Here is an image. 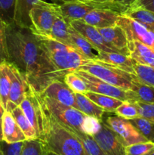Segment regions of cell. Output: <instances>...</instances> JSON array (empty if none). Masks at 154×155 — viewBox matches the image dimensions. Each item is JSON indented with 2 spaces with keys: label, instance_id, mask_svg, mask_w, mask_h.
<instances>
[{
  "label": "cell",
  "instance_id": "cell-19",
  "mask_svg": "<svg viewBox=\"0 0 154 155\" xmlns=\"http://www.w3.org/2000/svg\"><path fill=\"white\" fill-rule=\"evenodd\" d=\"M129 101L154 104V87L145 84L138 80L136 76L132 86L128 90Z\"/></svg>",
  "mask_w": 154,
  "mask_h": 155
},
{
  "label": "cell",
  "instance_id": "cell-33",
  "mask_svg": "<svg viewBox=\"0 0 154 155\" xmlns=\"http://www.w3.org/2000/svg\"><path fill=\"white\" fill-rule=\"evenodd\" d=\"M135 75L140 81L154 87V68L147 65L141 64L137 61L134 64Z\"/></svg>",
  "mask_w": 154,
  "mask_h": 155
},
{
  "label": "cell",
  "instance_id": "cell-5",
  "mask_svg": "<svg viewBox=\"0 0 154 155\" xmlns=\"http://www.w3.org/2000/svg\"><path fill=\"white\" fill-rule=\"evenodd\" d=\"M60 15V5L42 0L38 1L30 12L31 30L39 35L49 36L53 24Z\"/></svg>",
  "mask_w": 154,
  "mask_h": 155
},
{
  "label": "cell",
  "instance_id": "cell-38",
  "mask_svg": "<svg viewBox=\"0 0 154 155\" xmlns=\"http://www.w3.org/2000/svg\"><path fill=\"white\" fill-rule=\"evenodd\" d=\"M23 142L8 144L5 141L0 142L1 155H21Z\"/></svg>",
  "mask_w": 154,
  "mask_h": 155
},
{
  "label": "cell",
  "instance_id": "cell-4",
  "mask_svg": "<svg viewBox=\"0 0 154 155\" xmlns=\"http://www.w3.org/2000/svg\"><path fill=\"white\" fill-rule=\"evenodd\" d=\"M78 70L85 71L110 85L129 90L136 75L99 61H91ZM77 71V70H76Z\"/></svg>",
  "mask_w": 154,
  "mask_h": 155
},
{
  "label": "cell",
  "instance_id": "cell-31",
  "mask_svg": "<svg viewBox=\"0 0 154 155\" xmlns=\"http://www.w3.org/2000/svg\"><path fill=\"white\" fill-rule=\"evenodd\" d=\"M47 152L48 150L40 139H27L23 142L21 155H45Z\"/></svg>",
  "mask_w": 154,
  "mask_h": 155
},
{
  "label": "cell",
  "instance_id": "cell-15",
  "mask_svg": "<svg viewBox=\"0 0 154 155\" xmlns=\"http://www.w3.org/2000/svg\"><path fill=\"white\" fill-rule=\"evenodd\" d=\"M104 39L121 54L129 56L128 39L125 30L119 24L98 29Z\"/></svg>",
  "mask_w": 154,
  "mask_h": 155
},
{
  "label": "cell",
  "instance_id": "cell-47",
  "mask_svg": "<svg viewBox=\"0 0 154 155\" xmlns=\"http://www.w3.org/2000/svg\"><path fill=\"white\" fill-rule=\"evenodd\" d=\"M0 155H1V150H0Z\"/></svg>",
  "mask_w": 154,
  "mask_h": 155
},
{
  "label": "cell",
  "instance_id": "cell-9",
  "mask_svg": "<svg viewBox=\"0 0 154 155\" xmlns=\"http://www.w3.org/2000/svg\"><path fill=\"white\" fill-rule=\"evenodd\" d=\"M74 72L76 73L84 80L88 91L113 97L122 101H129L128 90H125L123 89L109 84L85 71L77 70Z\"/></svg>",
  "mask_w": 154,
  "mask_h": 155
},
{
  "label": "cell",
  "instance_id": "cell-6",
  "mask_svg": "<svg viewBox=\"0 0 154 155\" xmlns=\"http://www.w3.org/2000/svg\"><path fill=\"white\" fill-rule=\"evenodd\" d=\"M45 110L58 122L74 130L83 132L82 127L87 116L74 107L64 105L55 100L40 94Z\"/></svg>",
  "mask_w": 154,
  "mask_h": 155
},
{
  "label": "cell",
  "instance_id": "cell-8",
  "mask_svg": "<svg viewBox=\"0 0 154 155\" xmlns=\"http://www.w3.org/2000/svg\"><path fill=\"white\" fill-rule=\"evenodd\" d=\"M102 121L107 127L116 133L125 147L139 142H148L130 122L129 120L114 115L107 117H104V116Z\"/></svg>",
  "mask_w": 154,
  "mask_h": 155
},
{
  "label": "cell",
  "instance_id": "cell-18",
  "mask_svg": "<svg viewBox=\"0 0 154 155\" xmlns=\"http://www.w3.org/2000/svg\"><path fill=\"white\" fill-rule=\"evenodd\" d=\"M97 61L112 65L135 75L134 64L136 61L130 56L118 52H106L101 51L98 52Z\"/></svg>",
  "mask_w": 154,
  "mask_h": 155
},
{
  "label": "cell",
  "instance_id": "cell-21",
  "mask_svg": "<svg viewBox=\"0 0 154 155\" xmlns=\"http://www.w3.org/2000/svg\"><path fill=\"white\" fill-rule=\"evenodd\" d=\"M129 56L137 63L154 68V50L138 41H128Z\"/></svg>",
  "mask_w": 154,
  "mask_h": 155
},
{
  "label": "cell",
  "instance_id": "cell-43",
  "mask_svg": "<svg viewBox=\"0 0 154 155\" xmlns=\"http://www.w3.org/2000/svg\"><path fill=\"white\" fill-rule=\"evenodd\" d=\"M60 2L63 4L65 2H83L85 1V0H60Z\"/></svg>",
  "mask_w": 154,
  "mask_h": 155
},
{
  "label": "cell",
  "instance_id": "cell-2",
  "mask_svg": "<svg viewBox=\"0 0 154 155\" xmlns=\"http://www.w3.org/2000/svg\"><path fill=\"white\" fill-rule=\"evenodd\" d=\"M45 111L43 132L39 139L48 151L57 155H88L73 130L56 120L45 109Z\"/></svg>",
  "mask_w": 154,
  "mask_h": 155
},
{
  "label": "cell",
  "instance_id": "cell-1",
  "mask_svg": "<svg viewBox=\"0 0 154 155\" xmlns=\"http://www.w3.org/2000/svg\"><path fill=\"white\" fill-rule=\"evenodd\" d=\"M6 42L7 62L18 68L27 83L38 93L54 80L63 81L41 45L38 35L31 28L14 23L7 25Z\"/></svg>",
  "mask_w": 154,
  "mask_h": 155
},
{
  "label": "cell",
  "instance_id": "cell-16",
  "mask_svg": "<svg viewBox=\"0 0 154 155\" xmlns=\"http://www.w3.org/2000/svg\"><path fill=\"white\" fill-rule=\"evenodd\" d=\"M120 15L122 14L110 9L95 8L88 12L82 21L98 29L105 28L117 24Z\"/></svg>",
  "mask_w": 154,
  "mask_h": 155
},
{
  "label": "cell",
  "instance_id": "cell-3",
  "mask_svg": "<svg viewBox=\"0 0 154 155\" xmlns=\"http://www.w3.org/2000/svg\"><path fill=\"white\" fill-rule=\"evenodd\" d=\"M36 34L50 61L63 78L68 73L74 72L81 66L91 61L72 47L49 36Z\"/></svg>",
  "mask_w": 154,
  "mask_h": 155
},
{
  "label": "cell",
  "instance_id": "cell-40",
  "mask_svg": "<svg viewBox=\"0 0 154 155\" xmlns=\"http://www.w3.org/2000/svg\"><path fill=\"white\" fill-rule=\"evenodd\" d=\"M131 7L141 8L154 12V0H136Z\"/></svg>",
  "mask_w": 154,
  "mask_h": 155
},
{
  "label": "cell",
  "instance_id": "cell-32",
  "mask_svg": "<svg viewBox=\"0 0 154 155\" xmlns=\"http://www.w3.org/2000/svg\"><path fill=\"white\" fill-rule=\"evenodd\" d=\"M63 82L75 93L85 94L88 91L84 80L75 72L66 74L63 77Z\"/></svg>",
  "mask_w": 154,
  "mask_h": 155
},
{
  "label": "cell",
  "instance_id": "cell-25",
  "mask_svg": "<svg viewBox=\"0 0 154 155\" xmlns=\"http://www.w3.org/2000/svg\"><path fill=\"white\" fill-rule=\"evenodd\" d=\"M84 95L87 96L89 99L91 100L93 102H95L97 105L101 107L107 113H113V112L115 113L116 108L123 102L121 100L113 98V97L95 93L91 91H88Z\"/></svg>",
  "mask_w": 154,
  "mask_h": 155
},
{
  "label": "cell",
  "instance_id": "cell-28",
  "mask_svg": "<svg viewBox=\"0 0 154 155\" xmlns=\"http://www.w3.org/2000/svg\"><path fill=\"white\" fill-rule=\"evenodd\" d=\"M8 62L0 64V104L5 110L7 109L9 101L11 82L8 76Z\"/></svg>",
  "mask_w": 154,
  "mask_h": 155
},
{
  "label": "cell",
  "instance_id": "cell-41",
  "mask_svg": "<svg viewBox=\"0 0 154 155\" xmlns=\"http://www.w3.org/2000/svg\"><path fill=\"white\" fill-rule=\"evenodd\" d=\"M115 1L119 2V4H121L122 5L125 6V7L127 8H129L135 2L136 0H115Z\"/></svg>",
  "mask_w": 154,
  "mask_h": 155
},
{
  "label": "cell",
  "instance_id": "cell-37",
  "mask_svg": "<svg viewBox=\"0 0 154 155\" xmlns=\"http://www.w3.org/2000/svg\"><path fill=\"white\" fill-rule=\"evenodd\" d=\"M6 27L7 24L0 18V64L8 61L7 42H6Z\"/></svg>",
  "mask_w": 154,
  "mask_h": 155
},
{
  "label": "cell",
  "instance_id": "cell-11",
  "mask_svg": "<svg viewBox=\"0 0 154 155\" xmlns=\"http://www.w3.org/2000/svg\"><path fill=\"white\" fill-rule=\"evenodd\" d=\"M8 72L10 78L11 86L9 101L5 110L11 112L17 106H19L25 98L26 92L29 88V84L16 67L8 62Z\"/></svg>",
  "mask_w": 154,
  "mask_h": 155
},
{
  "label": "cell",
  "instance_id": "cell-46",
  "mask_svg": "<svg viewBox=\"0 0 154 155\" xmlns=\"http://www.w3.org/2000/svg\"><path fill=\"white\" fill-rule=\"evenodd\" d=\"M149 155H154V150L152 151V152L150 153V154H149Z\"/></svg>",
  "mask_w": 154,
  "mask_h": 155
},
{
  "label": "cell",
  "instance_id": "cell-29",
  "mask_svg": "<svg viewBox=\"0 0 154 155\" xmlns=\"http://www.w3.org/2000/svg\"><path fill=\"white\" fill-rule=\"evenodd\" d=\"M129 120L146 140L154 142V124L140 116Z\"/></svg>",
  "mask_w": 154,
  "mask_h": 155
},
{
  "label": "cell",
  "instance_id": "cell-24",
  "mask_svg": "<svg viewBox=\"0 0 154 155\" xmlns=\"http://www.w3.org/2000/svg\"><path fill=\"white\" fill-rule=\"evenodd\" d=\"M69 27H70V24L63 18L61 14L57 16L54 21L51 27L49 37L62 42L65 45L72 47L71 44L70 36H69Z\"/></svg>",
  "mask_w": 154,
  "mask_h": 155
},
{
  "label": "cell",
  "instance_id": "cell-22",
  "mask_svg": "<svg viewBox=\"0 0 154 155\" xmlns=\"http://www.w3.org/2000/svg\"><path fill=\"white\" fill-rule=\"evenodd\" d=\"M69 36L72 48L76 49L79 52L90 60L97 61L98 49L93 46L87 39L83 37L79 32H77L72 26L69 27Z\"/></svg>",
  "mask_w": 154,
  "mask_h": 155
},
{
  "label": "cell",
  "instance_id": "cell-10",
  "mask_svg": "<svg viewBox=\"0 0 154 155\" xmlns=\"http://www.w3.org/2000/svg\"><path fill=\"white\" fill-rule=\"evenodd\" d=\"M117 24L122 27L127 35L128 41H138L154 50V32L149 30L138 21L120 15Z\"/></svg>",
  "mask_w": 154,
  "mask_h": 155
},
{
  "label": "cell",
  "instance_id": "cell-13",
  "mask_svg": "<svg viewBox=\"0 0 154 155\" xmlns=\"http://www.w3.org/2000/svg\"><path fill=\"white\" fill-rule=\"evenodd\" d=\"M70 25L80 33L83 37L85 38L98 51L106 52H119L118 50L110 45L99 32L98 28L86 24L82 20H75L69 22Z\"/></svg>",
  "mask_w": 154,
  "mask_h": 155
},
{
  "label": "cell",
  "instance_id": "cell-36",
  "mask_svg": "<svg viewBox=\"0 0 154 155\" xmlns=\"http://www.w3.org/2000/svg\"><path fill=\"white\" fill-rule=\"evenodd\" d=\"M115 113L118 116L127 120H131L140 117L138 108L135 102H131L128 101H123L122 104L116 108Z\"/></svg>",
  "mask_w": 154,
  "mask_h": 155
},
{
  "label": "cell",
  "instance_id": "cell-23",
  "mask_svg": "<svg viewBox=\"0 0 154 155\" xmlns=\"http://www.w3.org/2000/svg\"><path fill=\"white\" fill-rule=\"evenodd\" d=\"M75 97L77 110L84 114L85 116L96 118L98 120L102 121L103 117L107 112L104 111L101 107L97 105L84 94L75 93Z\"/></svg>",
  "mask_w": 154,
  "mask_h": 155
},
{
  "label": "cell",
  "instance_id": "cell-42",
  "mask_svg": "<svg viewBox=\"0 0 154 155\" xmlns=\"http://www.w3.org/2000/svg\"><path fill=\"white\" fill-rule=\"evenodd\" d=\"M5 109L3 108V107L2 106V104H0V142L2 141V115L5 112Z\"/></svg>",
  "mask_w": 154,
  "mask_h": 155
},
{
  "label": "cell",
  "instance_id": "cell-12",
  "mask_svg": "<svg viewBox=\"0 0 154 155\" xmlns=\"http://www.w3.org/2000/svg\"><path fill=\"white\" fill-rule=\"evenodd\" d=\"M92 136L105 155H125L123 144L103 121L101 122L99 130Z\"/></svg>",
  "mask_w": 154,
  "mask_h": 155
},
{
  "label": "cell",
  "instance_id": "cell-26",
  "mask_svg": "<svg viewBox=\"0 0 154 155\" xmlns=\"http://www.w3.org/2000/svg\"><path fill=\"white\" fill-rule=\"evenodd\" d=\"M122 15L138 21L144 27L154 32V12L141 8L129 7Z\"/></svg>",
  "mask_w": 154,
  "mask_h": 155
},
{
  "label": "cell",
  "instance_id": "cell-27",
  "mask_svg": "<svg viewBox=\"0 0 154 155\" xmlns=\"http://www.w3.org/2000/svg\"><path fill=\"white\" fill-rule=\"evenodd\" d=\"M11 113L12 116L14 117V120H16L17 124H18L20 128L23 131L24 134L25 135L26 139L27 140L39 139L34 127L32 126L30 121L28 120V119L27 118L26 115L24 114V111H23L20 106H17L16 107H14L11 111Z\"/></svg>",
  "mask_w": 154,
  "mask_h": 155
},
{
  "label": "cell",
  "instance_id": "cell-20",
  "mask_svg": "<svg viewBox=\"0 0 154 155\" xmlns=\"http://www.w3.org/2000/svg\"><path fill=\"white\" fill-rule=\"evenodd\" d=\"M40 0H16L15 3L14 24L24 27L31 28L32 23L30 12L33 6ZM46 1V0H42ZM51 2L61 5L60 0H50Z\"/></svg>",
  "mask_w": 154,
  "mask_h": 155
},
{
  "label": "cell",
  "instance_id": "cell-34",
  "mask_svg": "<svg viewBox=\"0 0 154 155\" xmlns=\"http://www.w3.org/2000/svg\"><path fill=\"white\" fill-rule=\"evenodd\" d=\"M16 0H0V18L7 25L14 23Z\"/></svg>",
  "mask_w": 154,
  "mask_h": 155
},
{
  "label": "cell",
  "instance_id": "cell-44",
  "mask_svg": "<svg viewBox=\"0 0 154 155\" xmlns=\"http://www.w3.org/2000/svg\"><path fill=\"white\" fill-rule=\"evenodd\" d=\"M45 155H57V154H54V153L51 152V151H48V152L46 153V154H45Z\"/></svg>",
  "mask_w": 154,
  "mask_h": 155
},
{
  "label": "cell",
  "instance_id": "cell-14",
  "mask_svg": "<svg viewBox=\"0 0 154 155\" xmlns=\"http://www.w3.org/2000/svg\"><path fill=\"white\" fill-rule=\"evenodd\" d=\"M39 94L52 98L64 105L77 108L75 92H72L67 85L61 80L52 81Z\"/></svg>",
  "mask_w": 154,
  "mask_h": 155
},
{
  "label": "cell",
  "instance_id": "cell-45",
  "mask_svg": "<svg viewBox=\"0 0 154 155\" xmlns=\"http://www.w3.org/2000/svg\"><path fill=\"white\" fill-rule=\"evenodd\" d=\"M98 1H115V0H98Z\"/></svg>",
  "mask_w": 154,
  "mask_h": 155
},
{
  "label": "cell",
  "instance_id": "cell-17",
  "mask_svg": "<svg viewBox=\"0 0 154 155\" xmlns=\"http://www.w3.org/2000/svg\"><path fill=\"white\" fill-rule=\"evenodd\" d=\"M2 140L8 144L27 140L25 135L17 124L11 113L8 110H5L2 117Z\"/></svg>",
  "mask_w": 154,
  "mask_h": 155
},
{
  "label": "cell",
  "instance_id": "cell-7",
  "mask_svg": "<svg viewBox=\"0 0 154 155\" xmlns=\"http://www.w3.org/2000/svg\"><path fill=\"white\" fill-rule=\"evenodd\" d=\"M19 106L32 126L34 127L39 139L43 132L45 116V108L42 102L40 94L36 92L29 85L25 98Z\"/></svg>",
  "mask_w": 154,
  "mask_h": 155
},
{
  "label": "cell",
  "instance_id": "cell-39",
  "mask_svg": "<svg viewBox=\"0 0 154 155\" xmlns=\"http://www.w3.org/2000/svg\"><path fill=\"white\" fill-rule=\"evenodd\" d=\"M139 110L140 117L146 118L148 120L154 124V104L135 102Z\"/></svg>",
  "mask_w": 154,
  "mask_h": 155
},
{
  "label": "cell",
  "instance_id": "cell-30",
  "mask_svg": "<svg viewBox=\"0 0 154 155\" xmlns=\"http://www.w3.org/2000/svg\"><path fill=\"white\" fill-rule=\"evenodd\" d=\"M72 130L81 140L83 147H84L88 155H105L102 150H101V148H100L99 145H98V144L97 143L95 139H94L93 136L86 134V133H83L82 131L74 130Z\"/></svg>",
  "mask_w": 154,
  "mask_h": 155
},
{
  "label": "cell",
  "instance_id": "cell-35",
  "mask_svg": "<svg viewBox=\"0 0 154 155\" xmlns=\"http://www.w3.org/2000/svg\"><path fill=\"white\" fill-rule=\"evenodd\" d=\"M154 150V142H144L125 147V155H149Z\"/></svg>",
  "mask_w": 154,
  "mask_h": 155
}]
</instances>
